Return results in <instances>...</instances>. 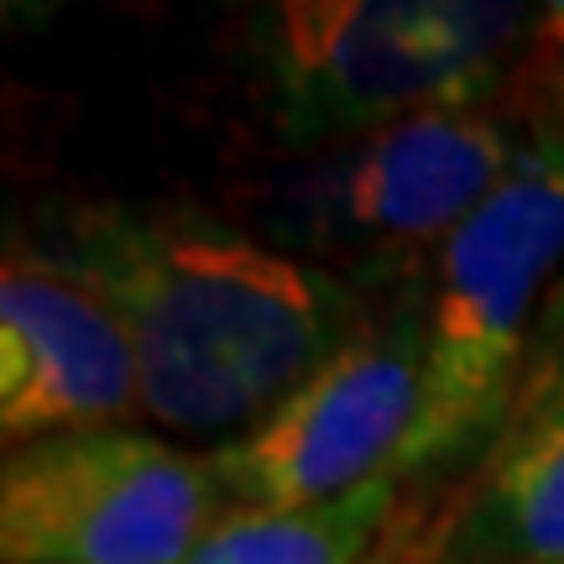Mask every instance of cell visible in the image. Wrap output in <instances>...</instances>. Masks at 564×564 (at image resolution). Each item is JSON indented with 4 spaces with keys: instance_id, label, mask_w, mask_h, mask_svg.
Masks as SVG:
<instances>
[{
    "instance_id": "cell-1",
    "label": "cell",
    "mask_w": 564,
    "mask_h": 564,
    "mask_svg": "<svg viewBox=\"0 0 564 564\" xmlns=\"http://www.w3.org/2000/svg\"><path fill=\"white\" fill-rule=\"evenodd\" d=\"M21 236L126 324L141 413L167 434H246L371 314L340 267L188 199H53Z\"/></svg>"
},
{
    "instance_id": "cell-2",
    "label": "cell",
    "mask_w": 564,
    "mask_h": 564,
    "mask_svg": "<svg viewBox=\"0 0 564 564\" xmlns=\"http://www.w3.org/2000/svg\"><path fill=\"white\" fill-rule=\"evenodd\" d=\"M539 11L481 0H282L246 53L288 147H350L440 110H481L533 42Z\"/></svg>"
},
{
    "instance_id": "cell-3",
    "label": "cell",
    "mask_w": 564,
    "mask_h": 564,
    "mask_svg": "<svg viewBox=\"0 0 564 564\" xmlns=\"http://www.w3.org/2000/svg\"><path fill=\"white\" fill-rule=\"evenodd\" d=\"M564 267V141L528 131L497 194L449 236L423 293V403L398 481L476 476L518 403Z\"/></svg>"
},
{
    "instance_id": "cell-4",
    "label": "cell",
    "mask_w": 564,
    "mask_h": 564,
    "mask_svg": "<svg viewBox=\"0 0 564 564\" xmlns=\"http://www.w3.org/2000/svg\"><path fill=\"white\" fill-rule=\"evenodd\" d=\"M225 507L209 449L137 423L47 434L6 449L0 560L188 564Z\"/></svg>"
},
{
    "instance_id": "cell-5",
    "label": "cell",
    "mask_w": 564,
    "mask_h": 564,
    "mask_svg": "<svg viewBox=\"0 0 564 564\" xmlns=\"http://www.w3.org/2000/svg\"><path fill=\"white\" fill-rule=\"evenodd\" d=\"M423 403V299L371 308L361 329L267 419L209 444L230 507H308L398 476Z\"/></svg>"
},
{
    "instance_id": "cell-6",
    "label": "cell",
    "mask_w": 564,
    "mask_h": 564,
    "mask_svg": "<svg viewBox=\"0 0 564 564\" xmlns=\"http://www.w3.org/2000/svg\"><path fill=\"white\" fill-rule=\"evenodd\" d=\"M523 141L528 131L502 105L413 116L335 147V158L293 188V225L308 246L350 257L356 282L371 267L440 262L449 236L512 173Z\"/></svg>"
},
{
    "instance_id": "cell-7",
    "label": "cell",
    "mask_w": 564,
    "mask_h": 564,
    "mask_svg": "<svg viewBox=\"0 0 564 564\" xmlns=\"http://www.w3.org/2000/svg\"><path fill=\"white\" fill-rule=\"evenodd\" d=\"M141 413L126 324L21 230L0 267V434L6 449Z\"/></svg>"
},
{
    "instance_id": "cell-8",
    "label": "cell",
    "mask_w": 564,
    "mask_h": 564,
    "mask_svg": "<svg viewBox=\"0 0 564 564\" xmlns=\"http://www.w3.org/2000/svg\"><path fill=\"white\" fill-rule=\"evenodd\" d=\"M449 564H564V308L528 356L491 455L465 481Z\"/></svg>"
},
{
    "instance_id": "cell-9",
    "label": "cell",
    "mask_w": 564,
    "mask_h": 564,
    "mask_svg": "<svg viewBox=\"0 0 564 564\" xmlns=\"http://www.w3.org/2000/svg\"><path fill=\"white\" fill-rule=\"evenodd\" d=\"M413 502L398 476L308 507H225L188 564H371Z\"/></svg>"
},
{
    "instance_id": "cell-10",
    "label": "cell",
    "mask_w": 564,
    "mask_h": 564,
    "mask_svg": "<svg viewBox=\"0 0 564 564\" xmlns=\"http://www.w3.org/2000/svg\"><path fill=\"white\" fill-rule=\"evenodd\" d=\"M497 105L523 131L564 141V6L539 11L533 42H528L523 63H518V74H512V84H507V95Z\"/></svg>"
},
{
    "instance_id": "cell-11",
    "label": "cell",
    "mask_w": 564,
    "mask_h": 564,
    "mask_svg": "<svg viewBox=\"0 0 564 564\" xmlns=\"http://www.w3.org/2000/svg\"><path fill=\"white\" fill-rule=\"evenodd\" d=\"M460 523H465V481L449 486L444 497L413 486V502H408V512L392 528V539L371 564H449Z\"/></svg>"
}]
</instances>
